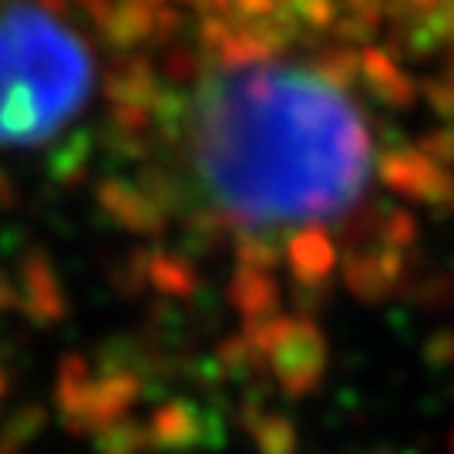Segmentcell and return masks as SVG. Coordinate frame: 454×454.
I'll use <instances>...</instances> for the list:
<instances>
[{
    "mask_svg": "<svg viewBox=\"0 0 454 454\" xmlns=\"http://www.w3.org/2000/svg\"><path fill=\"white\" fill-rule=\"evenodd\" d=\"M148 256H152V249H145V246H135V249H129L121 260L112 266V286L121 296H138V293L145 290L148 283Z\"/></svg>",
    "mask_w": 454,
    "mask_h": 454,
    "instance_id": "cell-22",
    "label": "cell"
},
{
    "mask_svg": "<svg viewBox=\"0 0 454 454\" xmlns=\"http://www.w3.org/2000/svg\"><path fill=\"white\" fill-rule=\"evenodd\" d=\"M371 454H401V451H390V448H380V451H371Z\"/></svg>",
    "mask_w": 454,
    "mask_h": 454,
    "instance_id": "cell-40",
    "label": "cell"
},
{
    "mask_svg": "<svg viewBox=\"0 0 454 454\" xmlns=\"http://www.w3.org/2000/svg\"><path fill=\"white\" fill-rule=\"evenodd\" d=\"M54 135V125L31 88V71L0 20V142L34 145Z\"/></svg>",
    "mask_w": 454,
    "mask_h": 454,
    "instance_id": "cell-2",
    "label": "cell"
},
{
    "mask_svg": "<svg viewBox=\"0 0 454 454\" xmlns=\"http://www.w3.org/2000/svg\"><path fill=\"white\" fill-rule=\"evenodd\" d=\"M448 454H454V431H451V438H448Z\"/></svg>",
    "mask_w": 454,
    "mask_h": 454,
    "instance_id": "cell-39",
    "label": "cell"
},
{
    "mask_svg": "<svg viewBox=\"0 0 454 454\" xmlns=\"http://www.w3.org/2000/svg\"><path fill=\"white\" fill-rule=\"evenodd\" d=\"M162 78L172 88H189L192 82L202 78V61H199V54L192 48H185V44H176V48L165 51L162 58Z\"/></svg>",
    "mask_w": 454,
    "mask_h": 454,
    "instance_id": "cell-24",
    "label": "cell"
},
{
    "mask_svg": "<svg viewBox=\"0 0 454 454\" xmlns=\"http://www.w3.org/2000/svg\"><path fill=\"white\" fill-rule=\"evenodd\" d=\"M91 155H95V138L91 131H71L51 148L48 155V176L65 189H78L88 182L91 172Z\"/></svg>",
    "mask_w": 454,
    "mask_h": 454,
    "instance_id": "cell-14",
    "label": "cell"
},
{
    "mask_svg": "<svg viewBox=\"0 0 454 454\" xmlns=\"http://www.w3.org/2000/svg\"><path fill=\"white\" fill-rule=\"evenodd\" d=\"M441 209H444V215H451L454 219V185H451V195L444 199V206H441Z\"/></svg>",
    "mask_w": 454,
    "mask_h": 454,
    "instance_id": "cell-37",
    "label": "cell"
},
{
    "mask_svg": "<svg viewBox=\"0 0 454 454\" xmlns=\"http://www.w3.org/2000/svg\"><path fill=\"white\" fill-rule=\"evenodd\" d=\"M108 129L118 131V135H138V138H145L148 131L155 129V114L148 112V108H138V105H112Z\"/></svg>",
    "mask_w": 454,
    "mask_h": 454,
    "instance_id": "cell-25",
    "label": "cell"
},
{
    "mask_svg": "<svg viewBox=\"0 0 454 454\" xmlns=\"http://www.w3.org/2000/svg\"><path fill=\"white\" fill-rule=\"evenodd\" d=\"M317 78L337 91H350L360 82V54L354 48H330L320 54V61L309 67Z\"/></svg>",
    "mask_w": 454,
    "mask_h": 454,
    "instance_id": "cell-20",
    "label": "cell"
},
{
    "mask_svg": "<svg viewBox=\"0 0 454 454\" xmlns=\"http://www.w3.org/2000/svg\"><path fill=\"white\" fill-rule=\"evenodd\" d=\"M145 4H152V7H159V4H162V0H145Z\"/></svg>",
    "mask_w": 454,
    "mask_h": 454,
    "instance_id": "cell-41",
    "label": "cell"
},
{
    "mask_svg": "<svg viewBox=\"0 0 454 454\" xmlns=\"http://www.w3.org/2000/svg\"><path fill=\"white\" fill-rule=\"evenodd\" d=\"M0 206H4V209H14L17 206V185L4 168H0Z\"/></svg>",
    "mask_w": 454,
    "mask_h": 454,
    "instance_id": "cell-34",
    "label": "cell"
},
{
    "mask_svg": "<svg viewBox=\"0 0 454 454\" xmlns=\"http://www.w3.org/2000/svg\"><path fill=\"white\" fill-rule=\"evenodd\" d=\"M229 307L243 317L246 324H260L279 313V283L273 273H253V270H236V276L229 279L226 290Z\"/></svg>",
    "mask_w": 454,
    "mask_h": 454,
    "instance_id": "cell-12",
    "label": "cell"
},
{
    "mask_svg": "<svg viewBox=\"0 0 454 454\" xmlns=\"http://www.w3.org/2000/svg\"><path fill=\"white\" fill-rule=\"evenodd\" d=\"M407 253L377 246L367 253H347L343 260V286L357 296L360 303H384L397 293L404 279Z\"/></svg>",
    "mask_w": 454,
    "mask_h": 454,
    "instance_id": "cell-8",
    "label": "cell"
},
{
    "mask_svg": "<svg viewBox=\"0 0 454 454\" xmlns=\"http://www.w3.org/2000/svg\"><path fill=\"white\" fill-rule=\"evenodd\" d=\"M418 152L427 155L434 165H454V129L451 125H444V129H434V131H424L421 138H418Z\"/></svg>",
    "mask_w": 454,
    "mask_h": 454,
    "instance_id": "cell-26",
    "label": "cell"
},
{
    "mask_svg": "<svg viewBox=\"0 0 454 454\" xmlns=\"http://www.w3.org/2000/svg\"><path fill=\"white\" fill-rule=\"evenodd\" d=\"M418 243V215L404 206H387L384 209V246L397 253H411Z\"/></svg>",
    "mask_w": 454,
    "mask_h": 454,
    "instance_id": "cell-23",
    "label": "cell"
},
{
    "mask_svg": "<svg viewBox=\"0 0 454 454\" xmlns=\"http://www.w3.org/2000/svg\"><path fill=\"white\" fill-rule=\"evenodd\" d=\"M421 357L427 367L434 371H444V367H454V330L444 326V330H434L421 347Z\"/></svg>",
    "mask_w": 454,
    "mask_h": 454,
    "instance_id": "cell-27",
    "label": "cell"
},
{
    "mask_svg": "<svg viewBox=\"0 0 454 454\" xmlns=\"http://www.w3.org/2000/svg\"><path fill=\"white\" fill-rule=\"evenodd\" d=\"M249 438L256 444V454H300V431L293 418L279 411H266L260 421L249 427Z\"/></svg>",
    "mask_w": 454,
    "mask_h": 454,
    "instance_id": "cell-18",
    "label": "cell"
},
{
    "mask_svg": "<svg viewBox=\"0 0 454 454\" xmlns=\"http://www.w3.org/2000/svg\"><path fill=\"white\" fill-rule=\"evenodd\" d=\"M17 293H20V309L31 324L54 326L67 317L71 303H67L65 283L44 249L24 253V260L17 266Z\"/></svg>",
    "mask_w": 454,
    "mask_h": 454,
    "instance_id": "cell-6",
    "label": "cell"
},
{
    "mask_svg": "<svg viewBox=\"0 0 454 454\" xmlns=\"http://www.w3.org/2000/svg\"><path fill=\"white\" fill-rule=\"evenodd\" d=\"M232 34H236V27L223 14H206L199 20V44L206 51H212V54H219V51L226 48V41Z\"/></svg>",
    "mask_w": 454,
    "mask_h": 454,
    "instance_id": "cell-29",
    "label": "cell"
},
{
    "mask_svg": "<svg viewBox=\"0 0 454 454\" xmlns=\"http://www.w3.org/2000/svg\"><path fill=\"white\" fill-rule=\"evenodd\" d=\"M182 31V14L172 7V4H159L155 7V37L152 41H159V44H168V41H176Z\"/></svg>",
    "mask_w": 454,
    "mask_h": 454,
    "instance_id": "cell-30",
    "label": "cell"
},
{
    "mask_svg": "<svg viewBox=\"0 0 454 454\" xmlns=\"http://www.w3.org/2000/svg\"><path fill=\"white\" fill-rule=\"evenodd\" d=\"M199 162L232 219L333 215L364 189L371 138L313 71L229 67L202 84Z\"/></svg>",
    "mask_w": 454,
    "mask_h": 454,
    "instance_id": "cell-1",
    "label": "cell"
},
{
    "mask_svg": "<svg viewBox=\"0 0 454 454\" xmlns=\"http://www.w3.org/2000/svg\"><path fill=\"white\" fill-rule=\"evenodd\" d=\"M148 286L168 296V300H189L199 290L195 262L172 249H152L148 256Z\"/></svg>",
    "mask_w": 454,
    "mask_h": 454,
    "instance_id": "cell-15",
    "label": "cell"
},
{
    "mask_svg": "<svg viewBox=\"0 0 454 454\" xmlns=\"http://www.w3.org/2000/svg\"><path fill=\"white\" fill-rule=\"evenodd\" d=\"M44 427H48V411L41 404L17 407L0 427V454H24L27 444L44 434Z\"/></svg>",
    "mask_w": 454,
    "mask_h": 454,
    "instance_id": "cell-17",
    "label": "cell"
},
{
    "mask_svg": "<svg viewBox=\"0 0 454 454\" xmlns=\"http://www.w3.org/2000/svg\"><path fill=\"white\" fill-rule=\"evenodd\" d=\"M360 82L367 84V91L380 105L397 108V112L411 108L421 95V84L414 82L407 71H401V65L380 48H364V54H360Z\"/></svg>",
    "mask_w": 454,
    "mask_h": 454,
    "instance_id": "cell-10",
    "label": "cell"
},
{
    "mask_svg": "<svg viewBox=\"0 0 454 454\" xmlns=\"http://www.w3.org/2000/svg\"><path fill=\"white\" fill-rule=\"evenodd\" d=\"M232 14L239 24L249 20H266L276 14V0H232Z\"/></svg>",
    "mask_w": 454,
    "mask_h": 454,
    "instance_id": "cell-32",
    "label": "cell"
},
{
    "mask_svg": "<svg viewBox=\"0 0 454 454\" xmlns=\"http://www.w3.org/2000/svg\"><path fill=\"white\" fill-rule=\"evenodd\" d=\"M159 91H162L159 71H155V65L148 61L145 54L118 58L112 71L105 74V95L112 98V105H138V108L152 112Z\"/></svg>",
    "mask_w": 454,
    "mask_h": 454,
    "instance_id": "cell-11",
    "label": "cell"
},
{
    "mask_svg": "<svg viewBox=\"0 0 454 454\" xmlns=\"http://www.w3.org/2000/svg\"><path fill=\"white\" fill-rule=\"evenodd\" d=\"M101 34L114 51L138 48L155 37V7L145 0H125V4L112 7V17L105 20Z\"/></svg>",
    "mask_w": 454,
    "mask_h": 454,
    "instance_id": "cell-13",
    "label": "cell"
},
{
    "mask_svg": "<svg viewBox=\"0 0 454 454\" xmlns=\"http://www.w3.org/2000/svg\"><path fill=\"white\" fill-rule=\"evenodd\" d=\"M421 98L431 105V112L444 118V125L454 129V84L438 78V82H424L421 84Z\"/></svg>",
    "mask_w": 454,
    "mask_h": 454,
    "instance_id": "cell-28",
    "label": "cell"
},
{
    "mask_svg": "<svg viewBox=\"0 0 454 454\" xmlns=\"http://www.w3.org/2000/svg\"><path fill=\"white\" fill-rule=\"evenodd\" d=\"M95 202L114 226H121L125 232H135V236H162L168 229V215L159 206H152L135 182L121 179V176L98 179Z\"/></svg>",
    "mask_w": 454,
    "mask_h": 454,
    "instance_id": "cell-7",
    "label": "cell"
},
{
    "mask_svg": "<svg viewBox=\"0 0 454 454\" xmlns=\"http://www.w3.org/2000/svg\"><path fill=\"white\" fill-rule=\"evenodd\" d=\"M34 4H37V7H41L44 14H51V17H54V14L61 17L67 11V0H34Z\"/></svg>",
    "mask_w": 454,
    "mask_h": 454,
    "instance_id": "cell-35",
    "label": "cell"
},
{
    "mask_svg": "<svg viewBox=\"0 0 454 454\" xmlns=\"http://www.w3.org/2000/svg\"><path fill=\"white\" fill-rule=\"evenodd\" d=\"M283 260L290 266L296 286H326L337 270V243L320 226H307L293 232Z\"/></svg>",
    "mask_w": 454,
    "mask_h": 454,
    "instance_id": "cell-9",
    "label": "cell"
},
{
    "mask_svg": "<svg viewBox=\"0 0 454 454\" xmlns=\"http://www.w3.org/2000/svg\"><path fill=\"white\" fill-rule=\"evenodd\" d=\"M232 256H236V266L239 270H253V273H273L276 266L283 262V253L279 246L266 236V232H256V229H239L236 239H232Z\"/></svg>",
    "mask_w": 454,
    "mask_h": 454,
    "instance_id": "cell-19",
    "label": "cell"
},
{
    "mask_svg": "<svg viewBox=\"0 0 454 454\" xmlns=\"http://www.w3.org/2000/svg\"><path fill=\"white\" fill-rule=\"evenodd\" d=\"M95 454H152L145 424L138 421H118L108 424L105 431L95 434Z\"/></svg>",
    "mask_w": 454,
    "mask_h": 454,
    "instance_id": "cell-21",
    "label": "cell"
},
{
    "mask_svg": "<svg viewBox=\"0 0 454 454\" xmlns=\"http://www.w3.org/2000/svg\"><path fill=\"white\" fill-rule=\"evenodd\" d=\"M145 434L152 451L159 454H192L199 448H223L226 427L215 411L192 404L185 397H172L152 411L145 421Z\"/></svg>",
    "mask_w": 454,
    "mask_h": 454,
    "instance_id": "cell-3",
    "label": "cell"
},
{
    "mask_svg": "<svg viewBox=\"0 0 454 454\" xmlns=\"http://www.w3.org/2000/svg\"><path fill=\"white\" fill-rule=\"evenodd\" d=\"M270 367L286 397H309L320 387L326 373V337L317 320L296 317L290 337L270 357Z\"/></svg>",
    "mask_w": 454,
    "mask_h": 454,
    "instance_id": "cell-4",
    "label": "cell"
},
{
    "mask_svg": "<svg viewBox=\"0 0 454 454\" xmlns=\"http://www.w3.org/2000/svg\"><path fill=\"white\" fill-rule=\"evenodd\" d=\"M4 397H7V373L0 367V407H4Z\"/></svg>",
    "mask_w": 454,
    "mask_h": 454,
    "instance_id": "cell-38",
    "label": "cell"
},
{
    "mask_svg": "<svg viewBox=\"0 0 454 454\" xmlns=\"http://www.w3.org/2000/svg\"><path fill=\"white\" fill-rule=\"evenodd\" d=\"M380 182L404 199H414L424 206H444V199L451 195L454 176L421 155L414 145H407L387 148L380 155Z\"/></svg>",
    "mask_w": 454,
    "mask_h": 454,
    "instance_id": "cell-5",
    "label": "cell"
},
{
    "mask_svg": "<svg viewBox=\"0 0 454 454\" xmlns=\"http://www.w3.org/2000/svg\"><path fill=\"white\" fill-rule=\"evenodd\" d=\"M202 4H209L212 14H219V11H229V7H232V0H202Z\"/></svg>",
    "mask_w": 454,
    "mask_h": 454,
    "instance_id": "cell-36",
    "label": "cell"
},
{
    "mask_svg": "<svg viewBox=\"0 0 454 454\" xmlns=\"http://www.w3.org/2000/svg\"><path fill=\"white\" fill-rule=\"evenodd\" d=\"M20 307V293H17V283L11 276L0 270V313H11V309Z\"/></svg>",
    "mask_w": 454,
    "mask_h": 454,
    "instance_id": "cell-33",
    "label": "cell"
},
{
    "mask_svg": "<svg viewBox=\"0 0 454 454\" xmlns=\"http://www.w3.org/2000/svg\"><path fill=\"white\" fill-rule=\"evenodd\" d=\"M384 202H364L360 209H354V215L337 229L340 236V246L347 253H367V249H377L384 246Z\"/></svg>",
    "mask_w": 454,
    "mask_h": 454,
    "instance_id": "cell-16",
    "label": "cell"
},
{
    "mask_svg": "<svg viewBox=\"0 0 454 454\" xmlns=\"http://www.w3.org/2000/svg\"><path fill=\"white\" fill-rule=\"evenodd\" d=\"M333 34L343 41V48H350V44H367L373 34L377 31H371L367 24H360L357 17H337V24H333Z\"/></svg>",
    "mask_w": 454,
    "mask_h": 454,
    "instance_id": "cell-31",
    "label": "cell"
}]
</instances>
